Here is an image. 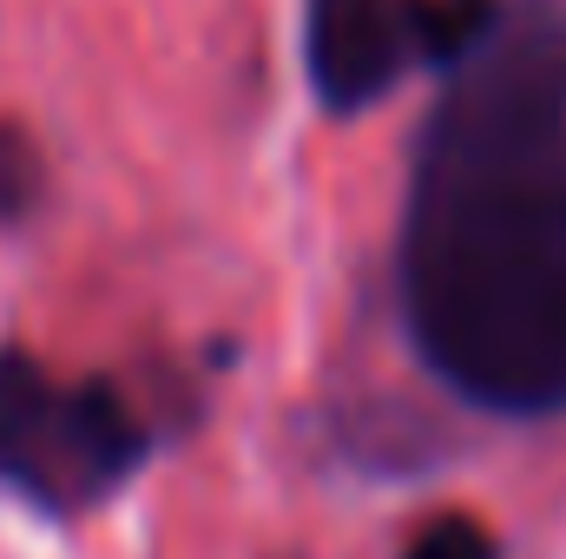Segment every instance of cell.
<instances>
[{
	"instance_id": "1",
	"label": "cell",
	"mask_w": 566,
	"mask_h": 559,
	"mask_svg": "<svg viewBox=\"0 0 566 559\" xmlns=\"http://www.w3.org/2000/svg\"><path fill=\"white\" fill-rule=\"evenodd\" d=\"M416 151L402 309L428 369L507 415L566 409V0L501 7Z\"/></svg>"
},
{
	"instance_id": "2",
	"label": "cell",
	"mask_w": 566,
	"mask_h": 559,
	"mask_svg": "<svg viewBox=\"0 0 566 559\" xmlns=\"http://www.w3.org/2000/svg\"><path fill=\"white\" fill-rule=\"evenodd\" d=\"M151 434L106 382H60L0 349V481L46 514H86L133 481Z\"/></svg>"
},
{
	"instance_id": "3",
	"label": "cell",
	"mask_w": 566,
	"mask_h": 559,
	"mask_svg": "<svg viewBox=\"0 0 566 559\" xmlns=\"http://www.w3.org/2000/svg\"><path fill=\"white\" fill-rule=\"evenodd\" d=\"M428 60V0H310V80L329 113L376 106Z\"/></svg>"
},
{
	"instance_id": "4",
	"label": "cell",
	"mask_w": 566,
	"mask_h": 559,
	"mask_svg": "<svg viewBox=\"0 0 566 559\" xmlns=\"http://www.w3.org/2000/svg\"><path fill=\"white\" fill-rule=\"evenodd\" d=\"M40 184H46L40 151L27 145V133L0 126V224H20V218L40 204Z\"/></svg>"
},
{
	"instance_id": "5",
	"label": "cell",
	"mask_w": 566,
	"mask_h": 559,
	"mask_svg": "<svg viewBox=\"0 0 566 559\" xmlns=\"http://www.w3.org/2000/svg\"><path fill=\"white\" fill-rule=\"evenodd\" d=\"M402 559H494V534L481 520H468V514H441L409 540Z\"/></svg>"
}]
</instances>
